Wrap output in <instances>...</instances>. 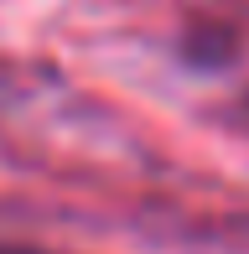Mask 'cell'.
I'll return each mask as SVG.
<instances>
[]
</instances>
